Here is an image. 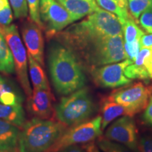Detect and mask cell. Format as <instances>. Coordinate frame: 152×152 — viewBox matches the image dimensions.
<instances>
[{
    "label": "cell",
    "instance_id": "obj_20",
    "mask_svg": "<svg viewBox=\"0 0 152 152\" xmlns=\"http://www.w3.org/2000/svg\"><path fill=\"white\" fill-rule=\"evenodd\" d=\"M98 5L104 10L113 13L118 17L120 21L130 18L131 16L128 13V6L125 5L119 0H96Z\"/></svg>",
    "mask_w": 152,
    "mask_h": 152
},
{
    "label": "cell",
    "instance_id": "obj_16",
    "mask_svg": "<svg viewBox=\"0 0 152 152\" xmlns=\"http://www.w3.org/2000/svg\"><path fill=\"white\" fill-rule=\"evenodd\" d=\"M102 113V130L103 131L112 121L121 115H128L126 109L121 104L109 100L107 97L102 101L101 106Z\"/></svg>",
    "mask_w": 152,
    "mask_h": 152
},
{
    "label": "cell",
    "instance_id": "obj_39",
    "mask_svg": "<svg viewBox=\"0 0 152 152\" xmlns=\"http://www.w3.org/2000/svg\"><path fill=\"white\" fill-rule=\"evenodd\" d=\"M0 152H9V151H0Z\"/></svg>",
    "mask_w": 152,
    "mask_h": 152
},
{
    "label": "cell",
    "instance_id": "obj_34",
    "mask_svg": "<svg viewBox=\"0 0 152 152\" xmlns=\"http://www.w3.org/2000/svg\"><path fill=\"white\" fill-rule=\"evenodd\" d=\"M83 147L87 152H101L97 146L95 145L92 142L85 144V145H83Z\"/></svg>",
    "mask_w": 152,
    "mask_h": 152
},
{
    "label": "cell",
    "instance_id": "obj_1",
    "mask_svg": "<svg viewBox=\"0 0 152 152\" xmlns=\"http://www.w3.org/2000/svg\"><path fill=\"white\" fill-rule=\"evenodd\" d=\"M55 37L75 55L83 68L89 70L127 59L123 35H104L87 18Z\"/></svg>",
    "mask_w": 152,
    "mask_h": 152
},
{
    "label": "cell",
    "instance_id": "obj_21",
    "mask_svg": "<svg viewBox=\"0 0 152 152\" xmlns=\"http://www.w3.org/2000/svg\"><path fill=\"white\" fill-rule=\"evenodd\" d=\"M134 20H135L132 17H130L121 22L125 42L132 43L140 40L144 35V32L138 27Z\"/></svg>",
    "mask_w": 152,
    "mask_h": 152
},
{
    "label": "cell",
    "instance_id": "obj_8",
    "mask_svg": "<svg viewBox=\"0 0 152 152\" xmlns=\"http://www.w3.org/2000/svg\"><path fill=\"white\" fill-rule=\"evenodd\" d=\"M39 14L44 30L49 39L73 23L68 11L56 0H40Z\"/></svg>",
    "mask_w": 152,
    "mask_h": 152
},
{
    "label": "cell",
    "instance_id": "obj_5",
    "mask_svg": "<svg viewBox=\"0 0 152 152\" xmlns=\"http://www.w3.org/2000/svg\"><path fill=\"white\" fill-rule=\"evenodd\" d=\"M102 134V117L96 116L67 128L53 145L45 152H59L68 147L90 143Z\"/></svg>",
    "mask_w": 152,
    "mask_h": 152
},
{
    "label": "cell",
    "instance_id": "obj_6",
    "mask_svg": "<svg viewBox=\"0 0 152 152\" xmlns=\"http://www.w3.org/2000/svg\"><path fill=\"white\" fill-rule=\"evenodd\" d=\"M0 26L12 53L17 78L25 94L28 96H30L33 93V90L31 88L28 75V55L20 39L18 28L14 24Z\"/></svg>",
    "mask_w": 152,
    "mask_h": 152
},
{
    "label": "cell",
    "instance_id": "obj_36",
    "mask_svg": "<svg viewBox=\"0 0 152 152\" xmlns=\"http://www.w3.org/2000/svg\"><path fill=\"white\" fill-rule=\"evenodd\" d=\"M147 87H148V89H149V90L150 95H151V96H152V84L150 85V86Z\"/></svg>",
    "mask_w": 152,
    "mask_h": 152
},
{
    "label": "cell",
    "instance_id": "obj_14",
    "mask_svg": "<svg viewBox=\"0 0 152 152\" xmlns=\"http://www.w3.org/2000/svg\"><path fill=\"white\" fill-rule=\"evenodd\" d=\"M20 131L16 125L0 119V151L12 152L18 149Z\"/></svg>",
    "mask_w": 152,
    "mask_h": 152
},
{
    "label": "cell",
    "instance_id": "obj_18",
    "mask_svg": "<svg viewBox=\"0 0 152 152\" xmlns=\"http://www.w3.org/2000/svg\"><path fill=\"white\" fill-rule=\"evenodd\" d=\"M0 119L20 128L26 123V113L21 104L14 106L0 103Z\"/></svg>",
    "mask_w": 152,
    "mask_h": 152
},
{
    "label": "cell",
    "instance_id": "obj_37",
    "mask_svg": "<svg viewBox=\"0 0 152 152\" xmlns=\"http://www.w3.org/2000/svg\"><path fill=\"white\" fill-rule=\"evenodd\" d=\"M119 1H121V2L124 4H125V5H128V0H119Z\"/></svg>",
    "mask_w": 152,
    "mask_h": 152
},
{
    "label": "cell",
    "instance_id": "obj_26",
    "mask_svg": "<svg viewBox=\"0 0 152 152\" xmlns=\"http://www.w3.org/2000/svg\"><path fill=\"white\" fill-rule=\"evenodd\" d=\"M16 18H26L28 14L27 0H9Z\"/></svg>",
    "mask_w": 152,
    "mask_h": 152
},
{
    "label": "cell",
    "instance_id": "obj_9",
    "mask_svg": "<svg viewBox=\"0 0 152 152\" xmlns=\"http://www.w3.org/2000/svg\"><path fill=\"white\" fill-rule=\"evenodd\" d=\"M132 61L129 59L122 61L106 64L90 70L93 81L98 86L103 88H116L130 84L132 80L125 75V69Z\"/></svg>",
    "mask_w": 152,
    "mask_h": 152
},
{
    "label": "cell",
    "instance_id": "obj_23",
    "mask_svg": "<svg viewBox=\"0 0 152 152\" xmlns=\"http://www.w3.org/2000/svg\"><path fill=\"white\" fill-rule=\"evenodd\" d=\"M152 7V0H128V8L130 14L135 20L148 9Z\"/></svg>",
    "mask_w": 152,
    "mask_h": 152
},
{
    "label": "cell",
    "instance_id": "obj_10",
    "mask_svg": "<svg viewBox=\"0 0 152 152\" xmlns=\"http://www.w3.org/2000/svg\"><path fill=\"white\" fill-rule=\"evenodd\" d=\"M104 137L138 152V130L131 116L124 115L114 121L107 128Z\"/></svg>",
    "mask_w": 152,
    "mask_h": 152
},
{
    "label": "cell",
    "instance_id": "obj_25",
    "mask_svg": "<svg viewBox=\"0 0 152 152\" xmlns=\"http://www.w3.org/2000/svg\"><path fill=\"white\" fill-rule=\"evenodd\" d=\"M27 3L30 20L35 23L42 30H44V26L39 14L40 0H27Z\"/></svg>",
    "mask_w": 152,
    "mask_h": 152
},
{
    "label": "cell",
    "instance_id": "obj_35",
    "mask_svg": "<svg viewBox=\"0 0 152 152\" xmlns=\"http://www.w3.org/2000/svg\"><path fill=\"white\" fill-rule=\"evenodd\" d=\"M9 4V0H0V11L3 10Z\"/></svg>",
    "mask_w": 152,
    "mask_h": 152
},
{
    "label": "cell",
    "instance_id": "obj_38",
    "mask_svg": "<svg viewBox=\"0 0 152 152\" xmlns=\"http://www.w3.org/2000/svg\"><path fill=\"white\" fill-rule=\"evenodd\" d=\"M149 77H150V78L152 79V70L151 71V72L149 73Z\"/></svg>",
    "mask_w": 152,
    "mask_h": 152
},
{
    "label": "cell",
    "instance_id": "obj_40",
    "mask_svg": "<svg viewBox=\"0 0 152 152\" xmlns=\"http://www.w3.org/2000/svg\"><path fill=\"white\" fill-rule=\"evenodd\" d=\"M57 1H60V0H57Z\"/></svg>",
    "mask_w": 152,
    "mask_h": 152
},
{
    "label": "cell",
    "instance_id": "obj_33",
    "mask_svg": "<svg viewBox=\"0 0 152 152\" xmlns=\"http://www.w3.org/2000/svg\"><path fill=\"white\" fill-rule=\"evenodd\" d=\"M59 152H87L83 146L73 145L61 150Z\"/></svg>",
    "mask_w": 152,
    "mask_h": 152
},
{
    "label": "cell",
    "instance_id": "obj_19",
    "mask_svg": "<svg viewBox=\"0 0 152 152\" xmlns=\"http://www.w3.org/2000/svg\"><path fill=\"white\" fill-rule=\"evenodd\" d=\"M15 72L14 61L12 53L0 26V73L11 75Z\"/></svg>",
    "mask_w": 152,
    "mask_h": 152
},
{
    "label": "cell",
    "instance_id": "obj_12",
    "mask_svg": "<svg viewBox=\"0 0 152 152\" xmlns=\"http://www.w3.org/2000/svg\"><path fill=\"white\" fill-rule=\"evenodd\" d=\"M22 36L28 54L43 67L44 38L41 28L30 20L24 25Z\"/></svg>",
    "mask_w": 152,
    "mask_h": 152
},
{
    "label": "cell",
    "instance_id": "obj_22",
    "mask_svg": "<svg viewBox=\"0 0 152 152\" xmlns=\"http://www.w3.org/2000/svg\"><path fill=\"white\" fill-rule=\"evenodd\" d=\"M97 147L103 152H134L124 145L107 140L104 137H99Z\"/></svg>",
    "mask_w": 152,
    "mask_h": 152
},
{
    "label": "cell",
    "instance_id": "obj_27",
    "mask_svg": "<svg viewBox=\"0 0 152 152\" xmlns=\"http://www.w3.org/2000/svg\"><path fill=\"white\" fill-rule=\"evenodd\" d=\"M124 49L125 54H126L127 59L132 61L133 62V61L137 56L139 52L141 49L140 39L132 43L124 42Z\"/></svg>",
    "mask_w": 152,
    "mask_h": 152
},
{
    "label": "cell",
    "instance_id": "obj_29",
    "mask_svg": "<svg viewBox=\"0 0 152 152\" xmlns=\"http://www.w3.org/2000/svg\"><path fill=\"white\" fill-rule=\"evenodd\" d=\"M138 152H152V134H145L139 139Z\"/></svg>",
    "mask_w": 152,
    "mask_h": 152
},
{
    "label": "cell",
    "instance_id": "obj_3",
    "mask_svg": "<svg viewBox=\"0 0 152 152\" xmlns=\"http://www.w3.org/2000/svg\"><path fill=\"white\" fill-rule=\"evenodd\" d=\"M68 128L59 121L33 118L21 127L18 152H45Z\"/></svg>",
    "mask_w": 152,
    "mask_h": 152
},
{
    "label": "cell",
    "instance_id": "obj_24",
    "mask_svg": "<svg viewBox=\"0 0 152 152\" xmlns=\"http://www.w3.org/2000/svg\"><path fill=\"white\" fill-rule=\"evenodd\" d=\"M125 75L128 78L131 80L132 79H139L143 80H149V75L147 70L145 67L143 66H138L131 63L130 65L128 66L125 69Z\"/></svg>",
    "mask_w": 152,
    "mask_h": 152
},
{
    "label": "cell",
    "instance_id": "obj_30",
    "mask_svg": "<svg viewBox=\"0 0 152 152\" xmlns=\"http://www.w3.org/2000/svg\"><path fill=\"white\" fill-rule=\"evenodd\" d=\"M13 20V13L10 4L5 7L3 10L0 11V25L9 26Z\"/></svg>",
    "mask_w": 152,
    "mask_h": 152
},
{
    "label": "cell",
    "instance_id": "obj_31",
    "mask_svg": "<svg viewBox=\"0 0 152 152\" xmlns=\"http://www.w3.org/2000/svg\"><path fill=\"white\" fill-rule=\"evenodd\" d=\"M142 117L144 122L149 126L152 127V96H150L149 102L147 107L145 108V111Z\"/></svg>",
    "mask_w": 152,
    "mask_h": 152
},
{
    "label": "cell",
    "instance_id": "obj_13",
    "mask_svg": "<svg viewBox=\"0 0 152 152\" xmlns=\"http://www.w3.org/2000/svg\"><path fill=\"white\" fill-rule=\"evenodd\" d=\"M58 1L68 11L73 22L100 9L96 0H60Z\"/></svg>",
    "mask_w": 152,
    "mask_h": 152
},
{
    "label": "cell",
    "instance_id": "obj_7",
    "mask_svg": "<svg viewBox=\"0 0 152 152\" xmlns=\"http://www.w3.org/2000/svg\"><path fill=\"white\" fill-rule=\"evenodd\" d=\"M150 96L148 87L139 82L113 91L107 98L125 107L128 116L132 117L145 109Z\"/></svg>",
    "mask_w": 152,
    "mask_h": 152
},
{
    "label": "cell",
    "instance_id": "obj_11",
    "mask_svg": "<svg viewBox=\"0 0 152 152\" xmlns=\"http://www.w3.org/2000/svg\"><path fill=\"white\" fill-rule=\"evenodd\" d=\"M27 108L34 118L50 120L54 115V96L50 90H33L28 96Z\"/></svg>",
    "mask_w": 152,
    "mask_h": 152
},
{
    "label": "cell",
    "instance_id": "obj_28",
    "mask_svg": "<svg viewBox=\"0 0 152 152\" xmlns=\"http://www.w3.org/2000/svg\"><path fill=\"white\" fill-rule=\"evenodd\" d=\"M140 24L147 33L152 34V7L148 9L141 14Z\"/></svg>",
    "mask_w": 152,
    "mask_h": 152
},
{
    "label": "cell",
    "instance_id": "obj_15",
    "mask_svg": "<svg viewBox=\"0 0 152 152\" xmlns=\"http://www.w3.org/2000/svg\"><path fill=\"white\" fill-rule=\"evenodd\" d=\"M23 102L21 91L11 80L0 74V103L20 105Z\"/></svg>",
    "mask_w": 152,
    "mask_h": 152
},
{
    "label": "cell",
    "instance_id": "obj_32",
    "mask_svg": "<svg viewBox=\"0 0 152 152\" xmlns=\"http://www.w3.org/2000/svg\"><path fill=\"white\" fill-rule=\"evenodd\" d=\"M140 45L142 48H148L152 49V34L144 35L140 39Z\"/></svg>",
    "mask_w": 152,
    "mask_h": 152
},
{
    "label": "cell",
    "instance_id": "obj_2",
    "mask_svg": "<svg viewBox=\"0 0 152 152\" xmlns=\"http://www.w3.org/2000/svg\"><path fill=\"white\" fill-rule=\"evenodd\" d=\"M48 66L52 84L58 94L68 95L85 85L83 66L75 55L58 42L49 47Z\"/></svg>",
    "mask_w": 152,
    "mask_h": 152
},
{
    "label": "cell",
    "instance_id": "obj_17",
    "mask_svg": "<svg viewBox=\"0 0 152 152\" xmlns=\"http://www.w3.org/2000/svg\"><path fill=\"white\" fill-rule=\"evenodd\" d=\"M28 72L34 90H50L48 79L42 66L28 54Z\"/></svg>",
    "mask_w": 152,
    "mask_h": 152
},
{
    "label": "cell",
    "instance_id": "obj_4",
    "mask_svg": "<svg viewBox=\"0 0 152 152\" xmlns=\"http://www.w3.org/2000/svg\"><path fill=\"white\" fill-rule=\"evenodd\" d=\"M96 109L88 88L83 87L61 99L55 106L54 116L57 121L72 127L88 121Z\"/></svg>",
    "mask_w": 152,
    "mask_h": 152
}]
</instances>
